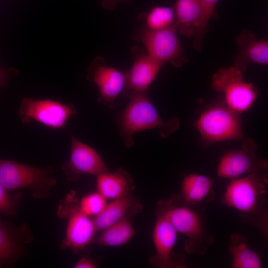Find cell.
<instances>
[{"instance_id":"6da1fadb","label":"cell","mask_w":268,"mask_h":268,"mask_svg":"<svg viewBox=\"0 0 268 268\" xmlns=\"http://www.w3.org/2000/svg\"><path fill=\"white\" fill-rule=\"evenodd\" d=\"M268 171L252 172L230 180L221 198L244 222L257 229L268 241Z\"/></svg>"},{"instance_id":"7a4b0ae2","label":"cell","mask_w":268,"mask_h":268,"mask_svg":"<svg viewBox=\"0 0 268 268\" xmlns=\"http://www.w3.org/2000/svg\"><path fill=\"white\" fill-rule=\"evenodd\" d=\"M128 97L129 101L118 117L120 134L126 148L133 146V136L137 132L158 129L160 136L166 138L178 129L179 119L174 117L164 120L149 99L147 92L134 93Z\"/></svg>"},{"instance_id":"3957f363","label":"cell","mask_w":268,"mask_h":268,"mask_svg":"<svg viewBox=\"0 0 268 268\" xmlns=\"http://www.w3.org/2000/svg\"><path fill=\"white\" fill-rule=\"evenodd\" d=\"M195 206L182 202L178 204L176 196L173 195L166 200V214L177 233L185 236V251L190 254L204 255L214 239L206 229L202 216L195 209Z\"/></svg>"},{"instance_id":"277c9868","label":"cell","mask_w":268,"mask_h":268,"mask_svg":"<svg viewBox=\"0 0 268 268\" xmlns=\"http://www.w3.org/2000/svg\"><path fill=\"white\" fill-rule=\"evenodd\" d=\"M195 127L200 134L198 143L203 148L221 141L240 140L244 137L240 114L227 107L223 101L202 112Z\"/></svg>"},{"instance_id":"5b68a950","label":"cell","mask_w":268,"mask_h":268,"mask_svg":"<svg viewBox=\"0 0 268 268\" xmlns=\"http://www.w3.org/2000/svg\"><path fill=\"white\" fill-rule=\"evenodd\" d=\"M52 166L38 167L15 161L0 159V183L9 192L26 189L35 199L48 198L56 183L50 176Z\"/></svg>"},{"instance_id":"8992f818","label":"cell","mask_w":268,"mask_h":268,"mask_svg":"<svg viewBox=\"0 0 268 268\" xmlns=\"http://www.w3.org/2000/svg\"><path fill=\"white\" fill-rule=\"evenodd\" d=\"M57 215L67 219L65 236L61 248L75 252L84 249L94 239L95 228L92 219L84 214L79 206V200L72 191L60 203Z\"/></svg>"},{"instance_id":"52a82bcc","label":"cell","mask_w":268,"mask_h":268,"mask_svg":"<svg viewBox=\"0 0 268 268\" xmlns=\"http://www.w3.org/2000/svg\"><path fill=\"white\" fill-rule=\"evenodd\" d=\"M213 89L223 94V102L232 110L241 113L253 106L258 91L253 85L244 80L243 72L234 66L221 68L212 79Z\"/></svg>"},{"instance_id":"ba28073f","label":"cell","mask_w":268,"mask_h":268,"mask_svg":"<svg viewBox=\"0 0 268 268\" xmlns=\"http://www.w3.org/2000/svg\"><path fill=\"white\" fill-rule=\"evenodd\" d=\"M152 236L155 252L149 258L152 266L158 268L186 267L183 256L177 257L173 252L177 232L167 217L166 200L157 202Z\"/></svg>"},{"instance_id":"9c48e42d","label":"cell","mask_w":268,"mask_h":268,"mask_svg":"<svg viewBox=\"0 0 268 268\" xmlns=\"http://www.w3.org/2000/svg\"><path fill=\"white\" fill-rule=\"evenodd\" d=\"M77 113L76 107L71 103L31 97L22 100L19 111L23 123L27 124L34 121L53 129L64 127L70 118Z\"/></svg>"},{"instance_id":"30bf717a","label":"cell","mask_w":268,"mask_h":268,"mask_svg":"<svg viewBox=\"0 0 268 268\" xmlns=\"http://www.w3.org/2000/svg\"><path fill=\"white\" fill-rule=\"evenodd\" d=\"M257 149L254 140L247 138L240 149L224 153L217 166V177L232 180L254 172L268 171V160L258 157Z\"/></svg>"},{"instance_id":"8fae6325","label":"cell","mask_w":268,"mask_h":268,"mask_svg":"<svg viewBox=\"0 0 268 268\" xmlns=\"http://www.w3.org/2000/svg\"><path fill=\"white\" fill-rule=\"evenodd\" d=\"M177 31L175 23L158 31L144 29L139 38L150 56L163 65L169 62L179 67L187 62V58L178 38Z\"/></svg>"},{"instance_id":"7c38bea8","label":"cell","mask_w":268,"mask_h":268,"mask_svg":"<svg viewBox=\"0 0 268 268\" xmlns=\"http://www.w3.org/2000/svg\"><path fill=\"white\" fill-rule=\"evenodd\" d=\"M87 77L98 88V102L110 109H115L116 99L126 85V74L109 66L102 57L98 56L91 64Z\"/></svg>"},{"instance_id":"4fadbf2b","label":"cell","mask_w":268,"mask_h":268,"mask_svg":"<svg viewBox=\"0 0 268 268\" xmlns=\"http://www.w3.org/2000/svg\"><path fill=\"white\" fill-rule=\"evenodd\" d=\"M70 159L61 165V168L68 179L77 181L82 175L97 176L109 171L105 162L94 148L72 134H70Z\"/></svg>"},{"instance_id":"5bb4252c","label":"cell","mask_w":268,"mask_h":268,"mask_svg":"<svg viewBox=\"0 0 268 268\" xmlns=\"http://www.w3.org/2000/svg\"><path fill=\"white\" fill-rule=\"evenodd\" d=\"M32 239L26 224L16 226L0 216V268L12 265L24 254L26 245Z\"/></svg>"},{"instance_id":"9a60e30c","label":"cell","mask_w":268,"mask_h":268,"mask_svg":"<svg viewBox=\"0 0 268 268\" xmlns=\"http://www.w3.org/2000/svg\"><path fill=\"white\" fill-rule=\"evenodd\" d=\"M163 65L147 53L138 56L126 74L124 94L147 92Z\"/></svg>"},{"instance_id":"2e32d148","label":"cell","mask_w":268,"mask_h":268,"mask_svg":"<svg viewBox=\"0 0 268 268\" xmlns=\"http://www.w3.org/2000/svg\"><path fill=\"white\" fill-rule=\"evenodd\" d=\"M238 51L235 55L234 67L244 72L249 63L267 65L268 42L256 40L255 35L248 30H243L236 37Z\"/></svg>"},{"instance_id":"e0dca14e","label":"cell","mask_w":268,"mask_h":268,"mask_svg":"<svg viewBox=\"0 0 268 268\" xmlns=\"http://www.w3.org/2000/svg\"><path fill=\"white\" fill-rule=\"evenodd\" d=\"M142 208V204L132 194L113 200L92 218L96 231H100L123 219L138 214Z\"/></svg>"},{"instance_id":"ac0fdd59","label":"cell","mask_w":268,"mask_h":268,"mask_svg":"<svg viewBox=\"0 0 268 268\" xmlns=\"http://www.w3.org/2000/svg\"><path fill=\"white\" fill-rule=\"evenodd\" d=\"M213 178L204 175L191 173L183 178L181 186L180 201L190 205H199L214 198Z\"/></svg>"},{"instance_id":"d6986e66","label":"cell","mask_w":268,"mask_h":268,"mask_svg":"<svg viewBox=\"0 0 268 268\" xmlns=\"http://www.w3.org/2000/svg\"><path fill=\"white\" fill-rule=\"evenodd\" d=\"M96 177L97 191L107 200H113L131 194L134 188L132 176L122 168Z\"/></svg>"},{"instance_id":"ffe728a7","label":"cell","mask_w":268,"mask_h":268,"mask_svg":"<svg viewBox=\"0 0 268 268\" xmlns=\"http://www.w3.org/2000/svg\"><path fill=\"white\" fill-rule=\"evenodd\" d=\"M178 31L187 37L195 36L201 14L200 0H176L174 7Z\"/></svg>"},{"instance_id":"44dd1931","label":"cell","mask_w":268,"mask_h":268,"mask_svg":"<svg viewBox=\"0 0 268 268\" xmlns=\"http://www.w3.org/2000/svg\"><path fill=\"white\" fill-rule=\"evenodd\" d=\"M228 250L231 258L232 268H261L262 264L258 253L251 249L247 239L239 233L230 236Z\"/></svg>"},{"instance_id":"7402d4cb","label":"cell","mask_w":268,"mask_h":268,"mask_svg":"<svg viewBox=\"0 0 268 268\" xmlns=\"http://www.w3.org/2000/svg\"><path fill=\"white\" fill-rule=\"evenodd\" d=\"M136 233L130 219L126 218L100 231L96 241L101 247H119L129 242Z\"/></svg>"},{"instance_id":"603a6c76","label":"cell","mask_w":268,"mask_h":268,"mask_svg":"<svg viewBox=\"0 0 268 268\" xmlns=\"http://www.w3.org/2000/svg\"><path fill=\"white\" fill-rule=\"evenodd\" d=\"M145 29L158 31L175 24L176 18L173 7L156 6L145 15Z\"/></svg>"},{"instance_id":"cb8c5ba5","label":"cell","mask_w":268,"mask_h":268,"mask_svg":"<svg viewBox=\"0 0 268 268\" xmlns=\"http://www.w3.org/2000/svg\"><path fill=\"white\" fill-rule=\"evenodd\" d=\"M201 14L200 23L194 36L193 47L200 50L202 48L204 35L210 19L214 14L215 7L219 0H200Z\"/></svg>"},{"instance_id":"d4e9b609","label":"cell","mask_w":268,"mask_h":268,"mask_svg":"<svg viewBox=\"0 0 268 268\" xmlns=\"http://www.w3.org/2000/svg\"><path fill=\"white\" fill-rule=\"evenodd\" d=\"M107 199L98 192H91L79 200L81 210L89 217L98 215L107 204Z\"/></svg>"},{"instance_id":"484cf974","label":"cell","mask_w":268,"mask_h":268,"mask_svg":"<svg viewBox=\"0 0 268 268\" xmlns=\"http://www.w3.org/2000/svg\"><path fill=\"white\" fill-rule=\"evenodd\" d=\"M22 196L20 192L9 194L0 183V215L16 216L18 208L21 203Z\"/></svg>"},{"instance_id":"4316f807","label":"cell","mask_w":268,"mask_h":268,"mask_svg":"<svg viewBox=\"0 0 268 268\" xmlns=\"http://www.w3.org/2000/svg\"><path fill=\"white\" fill-rule=\"evenodd\" d=\"M97 267L96 263L88 256L82 257L73 266L74 268H95Z\"/></svg>"},{"instance_id":"83f0119b","label":"cell","mask_w":268,"mask_h":268,"mask_svg":"<svg viewBox=\"0 0 268 268\" xmlns=\"http://www.w3.org/2000/svg\"><path fill=\"white\" fill-rule=\"evenodd\" d=\"M119 2L130 4L131 1L130 0H102V6L107 10L112 11Z\"/></svg>"},{"instance_id":"f1b7e54d","label":"cell","mask_w":268,"mask_h":268,"mask_svg":"<svg viewBox=\"0 0 268 268\" xmlns=\"http://www.w3.org/2000/svg\"><path fill=\"white\" fill-rule=\"evenodd\" d=\"M8 77V74L3 72L0 68V86H4L6 84Z\"/></svg>"}]
</instances>
